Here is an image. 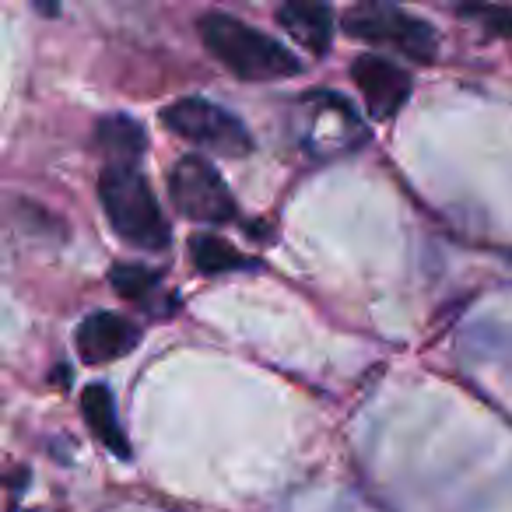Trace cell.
Wrapping results in <instances>:
<instances>
[{
    "label": "cell",
    "mask_w": 512,
    "mask_h": 512,
    "mask_svg": "<svg viewBox=\"0 0 512 512\" xmlns=\"http://www.w3.org/2000/svg\"><path fill=\"white\" fill-rule=\"evenodd\" d=\"M351 81L358 85L365 99V113L372 120H393L404 109V102L411 99V74L404 67H397L386 57H355L351 64Z\"/></svg>",
    "instance_id": "cell-7"
},
{
    "label": "cell",
    "mask_w": 512,
    "mask_h": 512,
    "mask_svg": "<svg viewBox=\"0 0 512 512\" xmlns=\"http://www.w3.org/2000/svg\"><path fill=\"white\" fill-rule=\"evenodd\" d=\"M141 334L137 327L120 313H99L85 316L74 334V344H78V355L85 358V365H106V362H116V358L130 355L137 348Z\"/></svg>",
    "instance_id": "cell-8"
},
{
    "label": "cell",
    "mask_w": 512,
    "mask_h": 512,
    "mask_svg": "<svg viewBox=\"0 0 512 512\" xmlns=\"http://www.w3.org/2000/svg\"><path fill=\"white\" fill-rule=\"evenodd\" d=\"M109 285H113L123 299L141 302L158 288V274L148 271V267H141V264H120V267L109 271Z\"/></svg>",
    "instance_id": "cell-13"
},
{
    "label": "cell",
    "mask_w": 512,
    "mask_h": 512,
    "mask_svg": "<svg viewBox=\"0 0 512 512\" xmlns=\"http://www.w3.org/2000/svg\"><path fill=\"white\" fill-rule=\"evenodd\" d=\"M99 204L106 211V221L127 246L162 253L169 249L172 232L162 214L155 190L144 179L141 162H102L99 172Z\"/></svg>",
    "instance_id": "cell-1"
},
{
    "label": "cell",
    "mask_w": 512,
    "mask_h": 512,
    "mask_svg": "<svg viewBox=\"0 0 512 512\" xmlns=\"http://www.w3.org/2000/svg\"><path fill=\"white\" fill-rule=\"evenodd\" d=\"M197 36L207 53L242 81H285L302 71L299 57H292L278 39L225 11L200 15Z\"/></svg>",
    "instance_id": "cell-2"
},
{
    "label": "cell",
    "mask_w": 512,
    "mask_h": 512,
    "mask_svg": "<svg viewBox=\"0 0 512 512\" xmlns=\"http://www.w3.org/2000/svg\"><path fill=\"white\" fill-rule=\"evenodd\" d=\"M344 32L351 39H362L372 46H393L400 57L432 64L439 53V36L428 22L407 15L400 8H386V4H358L341 18Z\"/></svg>",
    "instance_id": "cell-5"
},
{
    "label": "cell",
    "mask_w": 512,
    "mask_h": 512,
    "mask_svg": "<svg viewBox=\"0 0 512 512\" xmlns=\"http://www.w3.org/2000/svg\"><path fill=\"white\" fill-rule=\"evenodd\" d=\"M299 144L309 158H341L369 141V127L337 92H309L299 99Z\"/></svg>",
    "instance_id": "cell-3"
},
{
    "label": "cell",
    "mask_w": 512,
    "mask_h": 512,
    "mask_svg": "<svg viewBox=\"0 0 512 512\" xmlns=\"http://www.w3.org/2000/svg\"><path fill=\"white\" fill-rule=\"evenodd\" d=\"M169 200L183 218L197 225H228L235 221V197L221 172L207 158L186 155L169 172Z\"/></svg>",
    "instance_id": "cell-6"
},
{
    "label": "cell",
    "mask_w": 512,
    "mask_h": 512,
    "mask_svg": "<svg viewBox=\"0 0 512 512\" xmlns=\"http://www.w3.org/2000/svg\"><path fill=\"white\" fill-rule=\"evenodd\" d=\"M81 411H85V421L92 425L95 439H99L109 453H116L120 460H127L130 442H127V435H123V428H120V418H116L113 393H109L102 383L88 386V390L81 393Z\"/></svg>",
    "instance_id": "cell-10"
},
{
    "label": "cell",
    "mask_w": 512,
    "mask_h": 512,
    "mask_svg": "<svg viewBox=\"0 0 512 512\" xmlns=\"http://www.w3.org/2000/svg\"><path fill=\"white\" fill-rule=\"evenodd\" d=\"M463 18H474L477 29L488 36H512V8H488V4H474V8H460Z\"/></svg>",
    "instance_id": "cell-14"
},
{
    "label": "cell",
    "mask_w": 512,
    "mask_h": 512,
    "mask_svg": "<svg viewBox=\"0 0 512 512\" xmlns=\"http://www.w3.org/2000/svg\"><path fill=\"white\" fill-rule=\"evenodd\" d=\"M278 25L295 39L299 46H306L309 53L323 57L334 43V11L323 8V4H306V0H292V4H281L278 8Z\"/></svg>",
    "instance_id": "cell-9"
},
{
    "label": "cell",
    "mask_w": 512,
    "mask_h": 512,
    "mask_svg": "<svg viewBox=\"0 0 512 512\" xmlns=\"http://www.w3.org/2000/svg\"><path fill=\"white\" fill-rule=\"evenodd\" d=\"M162 123L183 141L221 158H246L253 151V134L246 123L228 109L207 99H179L162 109Z\"/></svg>",
    "instance_id": "cell-4"
},
{
    "label": "cell",
    "mask_w": 512,
    "mask_h": 512,
    "mask_svg": "<svg viewBox=\"0 0 512 512\" xmlns=\"http://www.w3.org/2000/svg\"><path fill=\"white\" fill-rule=\"evenodd\" d=\"M95 148L102 151V162H141L144 158V148H148V134L137 120L130 116H106L95 130Z\"/></svg>",
    "instance_id": "cell-11"
},
{
    "label": "cell",
    "mask_w": 512,
    "mask_h": 512,
    "mask_svg": "<svg viewBox=\"0 0 512 512\" xmlns=\"http://www.w3.org/2000/svg\"><path fill=\"white\" fill-rule=\"evenodd\" d=\"M190 260H193V267H197L200 274L242 271V267L253 264L246 253H239L232 242L218 239V235H193V239H190Z\"/></svg>",
    "instance_id": "cell-12"
}]
</instances>
